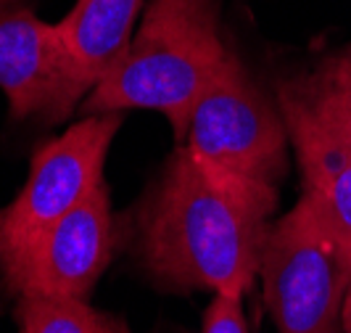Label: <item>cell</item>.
I'll use <instances>...</instances> for the list:
<instances>
[{"label":"cell","mask_w":351,"mask_h":333,"mask_svg":"<svg viewBox=\"0 0 351 333\" xmlns=\"http://www.w3.org/2000/svg\"><path fill=\"white\" fill-rule=\"evenodd\" d=\"M0 90L14 119L64 122L88 93L74 82L56 27L29 0H0Z\"/></svg>","instance_id":"7"},{"label":"cell","mask_w":351,"mask_h":333,"mask_svg":"<svg viewBox=\"0 0 351 333\" xmlns=\"http://www.w3.org/2000/svg\"><path fill=\"white\" fill-rule=\"evenodd\" d=\"M217 0H151L117 67L82 101L85 114L158 111L185 141L195 101L230 56Z\"/></svg>","instance_id":"2"},{"label":"cell","mask_w":351,"mask_h":333,"mask_svg":"<svg viewBox=\"0 0 351 333\" xmlns=\"http://www.w3.org/2000/svg\"><path fill=\"white\" fill-rule=\"evenodd\" d=\"M185 141L214 170L264 188H278L288 167L291 138L280 106L269 104L235 53L195 101Z\"/></svg>","instance_id":"4"},{"label":"cell","mask_w":351,"mask_h":333,"mask_svg":"<svg viewBox=\"0 0 351 333\" xmlns=\"http://www.w3.org/2000/svg\"><path fill=\"white\" fill-rule=\"evenodd\" d=\"M341 331L351 333V288L346 294V301H343V312H341Z\"/></svg>","instance_id":"13"},{"label":"cell","mask_w":351,"mask_h":333,"mask_svg":"<svg viewBox=\"0 0 351 333\" xmlns=\"http://www.w3.org/2000/svg\"><path fill=\"white\" fill-rule=\"evenodd\" d=\"M114 211L101 183L0 267L16 297L88 299L114 254Z\"/></svg>","instance_id":"6"},{"label":"cell","mask_w":351,"mask_h":333,"mask_svg":"<svg viewBox=\"0 0 351 333\" xmlns=\"http://www.w3.org/2000/svg\"><path fill=\"white\" fill-rule=\"evenodd\" d=\"M296 82L317 111L351 143V48L296 77Z\"/></svg>","instance_id":"11"},{"label":"cell","mask_w":351,"mask_h":333,"mask_svg":"<svg viewBox=\"0 0 351 333\" xmlns=\"http://www.w3.org/2000/svg\"><path fill=\"white\" fill-rule=\"evenodd\" d=\"M119 124L122 114H85L37 148L21 193L0 211V267L106 183V157Z\"/></svg>","instance_id":"5"},{"label":"cell","mask_w":351,"mask_h":333,"mask_svg":"<svg viewBox=\"0 0 351 333\" xmlns=\"http://www.w3.org/2000/svg\"><path fill=\"white\" fill-rule=\"evenodd\" d=\"M201 333H248L243 297L214 294L204 312V331Z\"/></svg>","instance_id":"12"},{"label":"cell","mask_w":351,"mask_h":333,"mask_svg":"<svg viewBox=\"0 0 351 333\" xmlns=\"http://www.w3.org/2000/svg\"><path fill=\"white\" fill-rule=\"evenodd\" d=\"M278 188L254 185L175 148L138 217L143 264L167 288L243 297L259 262Z\"/></svg>","instance_id":"1"},{"label":"cell","mask_w":351,"mask_h":333,"mask_svg":"<svg viewBox=\"0 0 351 333\" xmlns=\"http://www.w3.org/2000/svg\"><path fill=\"white\" fill-rule=\"evenodd\" d=\"M21 333H127L117 317L93 310L85 299L19 297Z\"/></svg>","instance_id":"10"},{"label":"cell","mask_w":351,"mask_h":333,"mask_svg":"<svg viewBox=\"0 0 351 333\" xmlns=\"http://www.w3.org/2000/svg\"><path fill=\"white\" fill-rule=\"evenodd\" d=\"M278 333H338L351 288V249L301 196L269 222L259 262Z\"/></svg>","instance_id":"3"},{"label":"cell","mask_w":351,"mask_h":333,"mask_svg":"<svg viewBox=\"0 0 351 333\" xmlns=\"http://www.w3.org/2000/svg\"><path fill=\"white\" fill-rule=\"evenodd\" d=\"M278 106L301 167L304 198L351 249V143L317 111L296 77L278 88Z\"/></svg>","instance_id":"8"},{"label":"cell","mask_w":351,"mask_h":333,"mask_svg":"<svg viewBox=\"0 0 351 333\" xmlns=\"http://www.w3.org/2000/svg\"><path fill=\"white\" fill-rule=\"evenodd\" d=\"M143 0H77L61 21L56 37L74 82L90 93L132 43V30Z\"/></svg>","instance_id":"9"}]
</instances>
